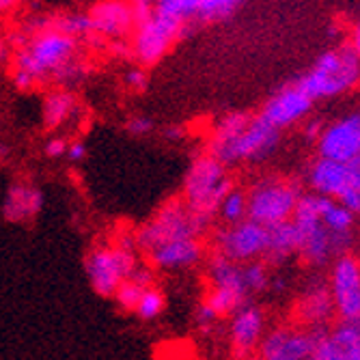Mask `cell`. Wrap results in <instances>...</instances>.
<instances>
[{
  "mask_svg": "<svg viewBox=\"0 0 360 360\" xmlns=\"http://www.w3.org/2000/svg\"><path fill=\"white\" fill-rule=\"evenodd\" d=\"M78 39L52 26V18L35 20L32 30L13 48V84L20 91H30L39 82L54 80L65 65L78 58Z\"/></svg>",
  "mask_w": 360,
  "mask_h": 360,
  "instance_id": "obj_1",
  "label": "cell"
},
{
  "mask_svg": "<svg viewBox=\"0 0 360 360\" xmlns=\"http://www.w3.org/2000/svg\"><path fill=\"white\" fill-rule=\"evenodd\" d=\"M233 186L236 184L231 173L216 158H212L210 153H199L192 158L184 175L181 201L190 212L192 226L199 238H205V233L210 231L220 201Z\"/></svg>",
  "mask_w": 360,
  "mask_h": 360,
  "instance_id": "obj_2",
  "label": "cell"
},
{
  "mask_svg": "<svg viewBox=\"0 0 360 360\" xmlns=\"http://www.w3.org/2000/svg\"><path fill=\"white\" fill-rule=\"evenodd\" d=\"M360 78V35L358 28L349 41L321 52L309 72L298 78L302 91L311 97L313 104L323 100H337L352 93Z\"/></svg>",
  "mask_w": 360,
  "mask_h": 360,
  "instance_id": "obj_3",
  "label": "cell"
},
{
  "mask_svg": "<svg viewBox=\"0 0 360 360\" xmlns=\"http://www.w3.org/2000/svg\"><path fill=\"white\" fill-rule=\"evenodd\" d=\"M192 26L181 24L175 18H169L155 9H149L136 15V24L129 35V58H134L141 68H153L165 58L173 46L188 35Z\"/></svg>",
  "mask_w": 360,
  "mask_h": 360,
  "instance_id": "obj_4",
  "label": "cell"
},
{
  "mask_svg": "<svg viewBox=\"0 0 360 360\" xmlns=\"http://www.w3.org/2000/svg\"><path fill=\"white\" fill-rule=\"evenodd\" d=\"M302 192L298 179L278 175L259 177L246 190V218L266 229L287 222Z\"/></svg>",
  "mask_w": 360,
  "mask_h": 360,
  "instance_id": "obj_5",
  "label": "cell"
},
{
  "mask_svg": "<svg viewBox=\"0 0 360 360\" xmlns=\"http://www.w3.org/2000/svg\"><path fill=\"white\" fill-rule=\"evenodd\" d=\"M139 266V252L112 244L93 246L84 257V272L91 289L102 298H112L117 287Z\"/></svg>",
  "mask_w": 360,
  "mask_h": 360,
  "instance_id": "obj_6",
  "label": "cell"
},
{
  "mask_svg": "<svg viewBox=\"0 0 360 360\" xmlns=\"http://www.w3.org/2000/svg\"><path fill=\"white\" fill-rule=\"evenodd\" d=\"M179 238H199L192 226L190 212L181 199H171L165 205H160L158 212L134 231L136 250L143 255L158 248L160 244Z\"/></svg>",
  "mask_w": 360,
  "mask_h": 360,
  "instance_id": "obj_7",
  "label": "cell"
},
{
  "mask_svg": "<svg viewBox=\"0 0 360 360\" xmlns=\"http://www.w3.org/2000/svg\"><path fill=\"white\" fill-rule=\"evenodd\" d=\"M266 240H268V229L246 218L238 224L218 229L214 236V252L233 261V264L244 266L250 264V261L264 259Z\"/></svg>",
  "mask_w": 360,
  "mask_h": 360,
  "instance_id": "obj_8",
  "label": "cell"
},
{
  "mask_svg": "<svg viewBox=\"0 0 360 360\" xmlns=\"http://www.w3.org/2000/svg\"><path fill=\"white\" fill-rule=\"evenodd\" d=\"M335 304L337 321H360V266L358 259L347 252L335 257L330 274L326 276Z\"/></svg>",
  "mask_w": 360,
  "mask_h": 360,
  "instance_id": "obj_9",
  "label": "cell"
},
{
  "mask_svg": "<svg viewBox=\"0 0 360 360\" xmlns=\"http://www.w3.org/2000/svg\"><path fill=\"white\" fill-rule=\"evenodd\" d=\"M89 30L95 41H127L136 24L132 0H97L89 9Z\"/></svg>",
  "mask_w": 360,
  "mask_h": 360,
  "instance_id": "obj_10",
  "label": "cell"
},
{
  "mask_svg": "<svg viewBox=\"0 0 360 360\" xmlns=\"http://www.w3.org/2000/svg\"><path fill=\"white\" fill-rule=\"evenodd\" d=\"M315 149L317 158L343 162V165L360 160V115L347 112L335 121L323 123L315 141Z\"/></svg>",
  "mask_w": 360,
  "mask_h": 360,
  "instance_id": "obj_11",
  "label": "cell"
},
{
  "mask_svg": "<svg viewBox=\"0 0 360 360\" xmlns=\"http://www.w3.org/2000/svg\"><path fill=\"white\" fill-rule=\"evenodd\" d=\"M281 134L283 132L266 123L259 115L252 117L240 139L233 143L231 151H229L226 169L236 165H261V162L270 160L281 145Z\"/></svg>",
  "mask_w": 360,
  "mask_h": 360,
  "instance_id": "obj_12",
  "label": "cell"
},
{
  "mask_svg": "<svg viewBox=\"0 0 360 360\" xmlns=\"http://www.w3.org/2000/svg\"><path fill=\"white\" fill-rule=\"evenodd\" d=\"M315 345V328L285 323L266 330L257 345L261 360H309Z\"/></svg>",
  "mask_w": 360,
  "mask_h": 360,
  "instance_id": "obj_13",
  "label": "cell"
},
{
  "mask_svg": "<svg viewBox=\"0 0 360 360\" xmlns=\"http://www.w3.org/2000/svg\"><path fill=\"white\" fill-rule=\"evenodd\" d=\"M304 179L309 192L337 201L349 186H360V160L343 165V162L315 158L307 169Z\"/></svg>",
  "mask_w": 360,
  "mask_h": 360,
  "instance_id": "obj_14",
  "label": "cell"
},
{
  "mask_svg": "<svg viewBox=\"0 0 360 360\" xmlns=\"http://www.w3.org/2000/svg\"><path fill=\"white\" fill-rule=\"evenodd\" d=\"M311 110H313V100L302 91V86L296 80L276 89L266 100V104L261 106L259 117L272 127H276L278 132H283V129L304 121L311 115Z\"/></svg>",
  "mask_w": 360,
  "mask_h": 360,
  "instance_id": "obj_15",
  "label": "cell"
},
{
  "mask_svg": "<svg viewBox=\"0 0 360 360\" xmlns=\"http://www.w3.org/2000/svg\"><path fill=\"white\" fill-rule=\"evenodd\" d=\"M333 319L335 304L330 298L328 281L326 276L313 274L293 300V326L317 328V326H330Z\"/></svg>",
  "mask_w": 360,
  "mask_h": 360,
  "instance_id": "obj_16",
  "label": "cell"
},
{
  "mask_svg": "<svg viewBox=\"0 0 360 360\" xmlns=\"http://www.w3.org/2000/svg\"><path fill=\"white\" fill-rule=\"evenodd\" d=\"M268 330L266 311L252 300L240 307L233 315H229V345H231V356L242 360L257 352L261 337Z\"/></svg>",
  "mask_w": 360,
  "mask_h": 360,
  "instance_id": "obj_17",
  "label": "cell"
},
{
  "mask_svg": "<svg viewBox=\"0 0 360 360\" xmlns=\"http://www.w3.org/2000/svg\"><path fill=\"white\" fill-rule=\"evenodd\" d=\"M309 360H360V321L328 326L315 341Z\"/></svg>",
  "mask_w": 360,
  "mask_h": 360,
  "instance_id": "obj_18",
  "label": "cell"
},
{
  "mask_svg": "<svg viewBox=\"0 0 360 360\" xmlns=\"http://www.w3.org/2000/svg\"><path fill=\"white\" fill-rule=\"evenodd\" d=\"M147 264L158 272H179L199 266L205 257V244L201 238H179L160 244L158 248L149 250Z\"/></svg>",
  "mask_w": 360,
  "mask_h": 360,
  "instance_id": "obj_19",
  "label": "cell"
},
{
  "mask_svg": "<svg viewBox=\"0 0 360 360\" xmlns=\"http://www.w3.org/2000/svg\"><path fill=\"white\" fill-rule=\"evenodd\" d=\"M41 210H44L41 188L20 179L7 188L0 214H3V218L11 224H28L41 214Z\"/></svg>",
  "mask_w": 360,
  "mask_h": 360,
  "instance_id": "obj_20",
  "label": "cell"
},
{
  "mask_svg": "<svg viewBox=\"0 0 360 360\" xmlns=\"http://www.w3.org/2000/svg\"><path fill=\"white\" fill-rule=\"evenodd\" d=\"M82 117V106L78 95L70 89H52L44 95L41 102V121L50 132H58L63 127L74 125Z\"/></svg>",
  "mask_w": 360,
  "mask_h": 360,
  "instance_id": "obj_21",
  "label": "cell"
},
{
  "mask_svg": "<svg viewBox=\"0 0 360 360\" xmlns=\"http://www.w3.org/2000/svg\"><path fill=\"white\" fill-rule=\"evenodd\" d=\"M252 119L250 112H244V110H231L226 112L224 117H220L212 129V134L207 139V151L212 158H216L220 165L226 167V158H229V151H231L233 143L240 139V134L246 129L248 121Z\"/></svg>",
  "mask_w": 360,
  "mask_h": 360,
  "instance_id": "obj_22",
  "label": "cell"
},
{
  "mask_svg": "<svg viewBox=\"0 0 360 360\" xmlns=\"http://www.w3.org/2000/svg\"><path fill=\"white\" fill-rule=\"evenodd\" d=\"M207 281H210V289L229 291V293H233V296H238L246 302L252 300L246 285H244L242 266L224 259L218 252H212V257L207 259Z\"/></svg>",
  "mask_w": 360,
  "mask_h": 360,
  "instance_id": "obj_23",
  "label": "cell"
},
{
  "mask_svg": "<svg viewBox=\"0 0 360 360\" xmlns=\"http://www.w3.org/2000/svg\"><path fill=\"white\" fill-rule=\"evenodd\" d=\"M298 248H300V238H298L296 226H293L289 220L274 224L268 229L264 261L272 268H281L293 257H298Z\"/></svg>",
  "mask_w": 360,
  "mask_h": 360,
  "instance_id": "obj_24",
  "label": "cell"
},
{
  "mask_svg": "<svg viewBox=\"0 0 360 360\" xmlns=\"http://www.w3.org/2000/svg\"><path fill=\"white\" fill-rule=\"evenodd\" d=\"M300 248H298V257L304 261L309 268H326L328 264H333L335 255V246H333V238L326 231L323 224L319 222L317 226H313L311 231L300 233Z\"/></svg>",
  "mask_w": 360,
  "mask_h": 360,
  "instance_id": "obj_25",
  "label": "cell"
},
{
  "mask_svg": "<svg viewBox=\"0 0 360 360\" xmlns=\"http://www.w3.org/2000/svg\"><path fill=\"white\" fill-rule=\"evenodd\" d=\"M246 0H190L192 24H218L231 20Z\"/></svg>",
  "mask_w": 360,
  "mask_h": 360,
  "instance_id": "obj_26",
  "label": "cell"
},
{
  "mask_svg": "<svg viewBox=\"0 0 360 360\" xmlns=\"http://www.w3.org/2000/svg\"><path fill=\"white\" fill-rule=\"evenodd\" d=\"M132 5H134L136 15L149 11V9H155V11L165 13L169 18L179 20L181 24L192 26V22H190V0H132Z\"/></svg>",
  "mask_w": 360,
  "mask_h": 360,
  "instance_id": "obj_27",
  "label": "cell"
},
{
  "mask_svg": "<svg viewBox=\"0 0 360 360\" xmlns=\"http://www.w3.org/2000/svg\"><path fill=\"white\" fill-rule=\"evenodd\" d=\"M222 222V226L229 224H238L242 220H246V190L233 186L226 192V196L220 201L218 214H216Z\"/></svg>",
  "mask_w": 360,
  "mask_h": 360,
  "instance_id": "obj_28",
  "label": "cell"
},
{
  "mask_svg": "<svg viewBox=\"0 0 360 360\" xmlns=\"http://www.w3.org/2000/svg\"><path fill=\"white\" fill-rule=\"evenodd\" d=\"M242 274H244V285L252 296H259V293H266L270 291V266L266 264L264 259L259 261H250V264H244L242 266Z\"/></svg>",
  "mask_w": 360,
  "mask_h": 360,
  "instance_id": "obj_29",
  "label": "cell"
},
{
  "mask_svg": "<svg viewBox=\"0 0 360 360\" xmlns=\"http://www.w3.org/2000/svg\"><path fill=\"white\" fill-rule=\"evenodd\" d=\"M167 309V296H165V291H162L160 287H149L143 291V296L134 309V315L143 321H153L158 319L162 313H165Z\"/></svg>",
  "mask_w": 360,
  "mask_h": 360,
  "instance_id": "obj_30",
  "label": "cell"
},
{
  "mask_svg": "<svg viewBox=\"0 0 360 360\" xmlns=\"http://www.w3.org/2000/svg\"><path fill=\"white\" fill-rule=\"evenodd\" d=\"M52 26L65 35H70L74 39H84L91 35L89 30V18L86 13H68V15H58V18H52Z\"/></svg>",
  "mask_w": 360,
  "mask_h": 360,
  "instance_id": "obj_31",
  "label": "cell"
},
{
  "mask_svg": "<svg viewBox=\"0 0 360 360\" xmlns=\"http://www.w3.org/2000/svg\"><path fill=\"white\" fill-rule=\"evenodd\" d=\"M143 291L145 289L139 287V285H134L132 281H123L117 287V291L112 293V300H115V304L123 313H134V309H136V304H139V300L143 296Z\"/></svg>",
  "mask_w": 360,
  "mask_h": 360,
  "instance_id": "obj_32",
  "label": "cell"
},
{
  "mask_svg": "<svg viewBox=\"0 0 360 360\" xmlns=\"http://www.w3.org/2000/svg\"><path fill=\"white\" fill-rule=\"evenodd\" d=\"M123 84H125L129 91H134V93L147 91V84H149L147 70L141 68V65H134V68L125 70V74H123Z\"/></svg>",
  "mask_w": 360,
  "mask_h": 360,
  "instance_id": "obj_33",
  "label": "cell"
},
{
  "mask_svg": "<svg viewBox=\"0 0 360 360\" xmlns=\"http://www.w3.org/2000/svg\"><path fill=\"white\" fill-rule=\"evenodd\" d=\"M155 129V123L151 117H145V115H136V117H129L127 123H125V132L132 134V136H149Z\"/></svg>",
  "mask_w": 360,
  "mask_h": 360,
  "instance_id": "obj_34",
  "label": "cell"
},
{
  "mask_svg": "<svg viewBox=\"0 0 360 360\" xmlns=\"http://www.w3.org/2000/svg\"><path fill=\"white\" fill-rule=\"evenodd\" d=\"M220 319H218V315L205 304V302H201L199 307L194 309V323L199 326V330L201 333H212L214 328H216V323H218Z\"/></svg>",
  "mask_w": 360,
  "mask_h": 360,
  "instance_id": "obj_35",
  "label": "cell"
},
{
  "mask_svg": "<svg viewBox=\"0 0 360 360\" xmlns=\"http://www.w3.org/2000/svg\"><path fill=\"white\" fill-rule=\"evenodd\" d=\"M127 281H132L134 285H139L143 289H149V287L155 285V270L149 264H141V261H139V266L132 270V274H129Z\"/></svg>",
  "mask_w": 360,
  "mask_h": 360,
  "instance_id": "obj_36",
  "label": "cell"
},
{
  "mask_svg": "<svg viewBox=\"0 0 360 360\" xmlns=\"http://www.w3.org/2000/svg\"><path fill=\"white\" fill-rule=\"evenodd\" d=\"M68 145L70 141L65 136H50L44 145V153L50 158V160H58V158H65L68 153Z\"/></svg>",
  "mask_w": 360,
  "mask_h": 360,
  "instance_id": "obj_37",
  "label": "cell"
},
{
  "mask_svg": "<svg viewBox=\"0 0 360 360\" xmlns=\"http://www.w3.org/2000/svg\"><path fill=\"white\" fill-rule=\"evenodd\" d=\"M65 158L72 160V162H82L86 158V143L82 139H76V141H70L68 145V153Z\"/></svg>",
  "mask_w": 360,
  "mask_h": 360,
  "instance_id": "obj_38",
  "label": "cell"
},
{
  "mask_svg": "<svg viewBox=\"0 0 360 360\" xmlns=\"http://www.w3.org/2000/svg\"><path fill=\"white\" fill-rule=\"evenodd\" d=\"M162 136H165L169 143H179L186 139V127L181 125H167L165 129H162Z\"/></svg>",
  "mask_w": 360,
  "mask_h": 360,
  "instance_id": "obj_39",
  "label": "cell"
},
{
  "mask_svg": "<svg viewBox=\"0 0 360 360\" xmlns=\"http://www.w3.org/2000/svg\"><path fill=\"white\" fill-rule=\"evenodd\" d=\"M321 127H323V121L321 119H309L307 125H304V136H307V141L315 143L317 136H319V132H321Z\"/></svg>",
  "mask_w": 360,
  "mask_h": 360,
  "instance_id": "obj_40",
  "label": "cell"
},
{
  "mask_svg": "<svg viewBox=\"0 0 360 360\" xmlns=\"http://www.w3.org/2000/svg\"><path fill=\"white\" fill-rule=\"evenodd\" d=\"M108 48H110V52H112L115 56H119V58H129V44H127V41H112V44H108Z\"/></svg>",
  "mask_w": 360,
  "mask_h": 360,
  "instance_id": "obj_41",
  "label": "cell"
},
{
  "mask_svg": "<svg viewBox=\"0 0 360 360\" xmlns=\"http://www.w3.org/2000/svg\"><path fill=\"white\" fill-rule=\"evenodd\" d=\"M11 56H13V48H11V44L0 39V65L9 63V60H11Z\"/></svg>",
  "mask_w": 360,
  "mask_h": 360,
  "instance_id": "obj_42",
  "label": "cell"
},
{
  "mask_svg": "<svg viewBox=\"0 0 360 360\" xmlns=\"http://www.w3.org/2000/svg\"><path fill=\"white\" fill-rule=\"evenodd\" d=\"M26 0H0V13H7V11H13L18 9L20 5H24Z\"/></svg>",
  "mask_w": 360,
  "mask_h": 360,
  "instance_id": "obj_43",
  "label": "cell"
},
{
  "mask_svg": "<svg viewBox=\"0 0 360 360\" xmlns=\"http://www.w3.org/2000/svg\"><path fill=\"white\" fill-rule=\"evenodd\" d=\"M270 289H276L278 293H281V291H285V289H287V281H285V276H283V274L272 276V278H270Z\"/></svg>",
  "mask_w": 360,
  "mask_h": 360,
  "instance_id": "obj_44",
  "label": "cell"
},
{
  "mask_svg": "<svg viewBox=\"0 0 360 360\" xmlns=\"http://www.w3.org/2000/svg\"><path fill=\"white\" fill-rule=\"evenodd\" d=\"M242 360H261L257 354H250V356H246V358H242Z\"/></svg>",
  "mask_w": 360,
  "mask_h": 360,
  "instance_id": "obj_45",
  "label": "cell"
}]
</instances>
